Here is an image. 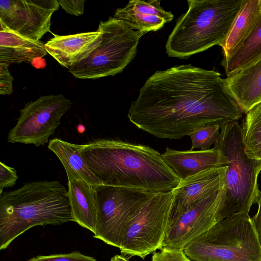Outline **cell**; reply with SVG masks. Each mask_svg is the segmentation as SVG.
<instances>
[{
	"label": "cell",
	"instance_id": "1",
	"mask_svg": "<svg viewBox=\"0 0 261 261\" xmlns=\"http://www.w3.org/2000/svg\"><path fill=\"white\" fill-rule=\"evenodd\" d=\"M242 113L220 73L187 64L149 77L127 117L157 138L179 139L202 126L238 121Z\"/></svg>",
	"mask_w": 261,
	"mask_h": 261
},
{
	"label": "cell",
	"instance_id": "2",
	"mask_svg": "<svg viewBox=\"0 0 261 261\" xmlns=\"http://www.w3.org/2000/svg\"><path fill=\"white\" fill-rule=\"evenodd\" d=\"M79 151L104 185L159 193L174 190L181 181L161 154L148 146L101 139L80 144Z\"/></svg>",
	"mask_w": 261,
	"mask_h": 261
},
{
	"label": "cell",
	"instance_id": "3",
	"mask_svg": "<svg viewBox=\"0 0 261 261\" xmlns=\"http://www.w3.org/2000/svg\"><path fill=\"white\" fill-rule=\"evenodd\" d=\"M74 221L68 191L59 181L38 180L0 194V249L38 225Z\"/></svg>",
	"mask_w": 261,
	"mask_h": 261
},
{
	"label": "cell",
	"instance_id": "4",
	"mask_svg": "<svg viewBox=\"0 0 261 261\" xmlns=\"http://www.w3.org/2000/svg\"><path fill=\"white\" fill-rule=\"evenodd\" d=\"M166 44L170 57L186 59L220 45L241 8L242 0H188Z\"/></svg>",
	"mask_w": 261,
	"mask_h": 261
},
{
	"label": "cell",
	"instance_id": "5",
	"mask_svg": "<svg viewBox=\"0 0 261 261\" xmlns=\"http://www.w3.org/2000/svg\"><path fill=\"white\" fill-rule=\"evenodd\" d=\"M220 136L215 144L228 160L223 190L218 211L217 222L233 214L249 213L256 203L260 191L257 183L261 160L249 158L244 151L242 128L238 121L221 126Z\"/></svg>",
	"mask_w": 261,
	"mask_h": 261
},
{
	"label": "cell",
	"instance_id": "6",
	"mask_svg": "<svg viewBox=\"0 0 261 261\" xmlns=\"http://www.w3.org/2000/svg\"><path fill=\"white\" fill-rule=\"evenodd\" d=\"M193 261H261V247L248 213L233 214L217 222L184 249Z\"/></svg>",
	"mask_w": 261,
	"mask_h": 261
},
{
	"label": "cell",
	"instance_id": "7",
	"mask_svg": "<svg viewBox=\"0 0 261 261\" xmlns=\"http://www.w3.org/2000/svg\"><path fill=\"white\" fill-rule=\"evenodd\" d=\"M97 30L101 34L100 42L68 69L76 78L94 80L121 72L135 57L139 40L144 34L114 17L100 21Z\"/></svg>",
	"mask_w": 261,
	"mask_h": 261
},
{
	"label": "cell",
	"instance_id": "8",
	"mask_svg": "<svg viewBox=\"0 0 261 261\" xmlns=\"http://www.w3.org/2000/svg\"><path fill=\"white\" fill-rule=\"evenodd\" d=\"M174 198L173 190L155 193L144 200L127 223L119 249L142 259L162 248Z\"/></svg>",
	"mask_w": 261,
	"mask_h": 261
},
{
	"label": "cell",
	"instance_id": "9",
	"mask_svg": "<svg viewBox=\"0 0 261 261\" xmlns=\"http://www.w3.org/2000/svg\"><path fill=\"white\" fill-rule=\"evenodd\" d=\"M96 224L94 238L119 248L127 223L139 206L155 193L101 185L95 187Z\"/></svg>",
	"mask_w": 261,
	"mask_h": 261
},
{
	"label": "cell",
	"instance_id": "10",
	"mask_svg": "<svg viewBox=\"0 0 261 261\" xmlns=\"http://www.w3.org/2000/svg\"><path fill=\"white\" fill-rule=\"evenodd\" d=\"M71 105V100L61 94L42 96L27 102L8 133V142L43 145L55 134Z\"/></svg>",
	"mask_w": 261,
	"mask_h": 261
},
{
	"label": "cell",
	"instance_id": "11",
	"mask_svg": "<svg viewBox=\"0 0 261 261\" xmlns=\"http://www.w3.org/2000/svg\"><path fill=\"white\" fill-rule=\"evenodd\" d=\"M58 0H1L0 21L25 37L40 40L50 32Z\"/></svg>",
	"mask_w": 261,
	"mask_h": 261
},
{
	"label": "cell",
	"instance_id": "12",
	"mask_svg": "<svg viewBox=\"0 0 261 261\" xmlns=\"http://www.w3.org/2000/svg\"><path fill=\"white\" fill-rule=\"evenodd\" d=\"M223 190V187L169 225L162 248L184 250L189 242L215 225Z\"/></svg>",
	"mask_w": 261,
	"mask_h": 261
},
{
	"label": "cell",
	"instance_id": "13",
	"mask_svg": "<svg viewBox=\"0 0 261 261\" xmlns=\"http://www.w3.org/2000/svg\"><path fill=\"white\" fill-rule=\"evenodd\" d=\"M227 168V166L210 169L181 180L173 190L168 226L222 188Z\"/></svg>",
	"mask_w": 261,
	"mask_h": 261
},
{
	"label": "cell",
	"instance_id": "14",
	"mask_svg": "<svg viewBox=\"0 0 261 261\" xmlns=\"http://www.w3.org/2000/svg\"><path fill=\"white\" fill-rule=\"evenodd\" d=\"M162 159L180 180L210 169L228 166V160L214 147L205 150L178 151L167 147Z\"/></svg>",
	"mask_w": 261,
	"mask_h": 261
},
{
	"label": "cell",
	"instance_id": "15",
	"mask_svg": "<svg viewBox=\"0 0 261 261\" xmlns=\"http://www.w3.org/2000/svg\"><path fill=\"white\" fill-rule=\"evenodd\" d=\"M101 33H80L55 35L44 44L45 49L61 66L69 69L83 59L100 42Z\"/></svg>",
	"mask_w": 261,
	"mask_h": 261
},
{
	"label": "cell",
	"instance_id": "16",
	"mask_svg": "<svg viewBox=\"0 0 261 261\" xmlns=\"http://www.w3.org/2000/svg\"><path fill=\"white\" fill-rule=\"evenodd\" d=\"M161 1L130 0L123 8H118L114 17L123 21L132 29L144 34L156 31L171 21L173 15L161 6Z\"/></svg>",
	"mask_w": 261,
	"mask_h": 261
},
{
	"label": "cell",
	"instance_id": "17",
	"mask_svg": "<svg viewBox=\"0 0 261 261\" xmlns=\"http://www.w3.org/2000/svg\"><path fill=\"white\" fill-rule=\"evenodd\" d=\"M225 86L242 112L261 101V58L227 76Z\"/></svg>",
	"mask_w": 261,
	"mask_h": 261
},
{
	"label": "cell",
	"instance_id": "18",
	"mask_svg": "<svg viewBox=\"0 0 261 261\" xmlns=\"http://www.w3.org/2000/svg\"><path fill=\"white\" fill-rule=\"evenodd\" d=\"M47 54L42 42L23 36L0 21V63L30 62Z\"/></svg>",
	"mask_w": 261,
	"mask_h": 261
},
{
	"label": "cell",
	"instance_id": "19",
	"mask_svg": "<svg viewBox=\"0 0 261 261\" xmlns=\"http://www.w3.org/2000/svg\"><path fill=\"white\" fill-rule=\"evenodd\" d=\"M68 194L74 222L93 233L96 224V198L94 186L67 174Z\"/></svg>",
	"mask_w": 261,
	"mask_h": 261
},
{
	"label": "cell",
	"instance_id": "20",
	"mask_svg": "<svg viewBox=\"0 0 261 261\" xmlns=\"http://www.w3.org/2000/svg\"><path fill=\"white\" fill-rule=\"evenodd\" d=\"M261 21L259 0H242L240 11L224 40L220 45L224 59L231 57Z\"/></svg>",
	"mask_w": 261,
	"mask_h": 261
},
{
	"label": "cell",
	"instance_id": "21",
	"mask_svg": "<svg viewBox=\"0 0 261 261\" xmlns=\"http://www.w3.org/2000/svg\"><path fill=\"white\" fill-rule=\"evenodd\" d=\"M48 148L62 163L67 174L82 179L91 185H103L87 166L79 151L80 144H75L55 138L49 140Z\"/></svg>",
	"mask_w": 261,
	"mask_h": 261
},
{
	"label": "cell",
	"instance_id": "22",
	"mask_svg": "<svg viewBox=\"0 0 261 261\" xmlns=\"http://www.w3.org/2000/svg\"><path fill=\"white\" fill-rule=\"evenodd\" d=\"M261 58V21L241 47L222 65L226 75L249 66Z\"/></svg>",
	"mask_w": 261,
	"mask_h": 261
},
{
	"label": "cell",
	"instance_id": "23",
	"mask_svg": "<svg viewBox=\"0 0 261 261\" xmlns=\"http://www.w3.org/2000/svg\"><path fill=\"white\" fill-rule=\"evenodd\" d=\"M246 114L241 126L244 151L249 158L261 160V101Z\"/></svg>",
	"mask_w": 261,
	"mask_h": 261
},
{
	"label": "cell",
	"instance_id": "24",
	"mask_svg": "<svg viewBox=\"0 0 261 261\" xmlns=\"http://www.w3.org/2000/svg\"><path fill=\"white\" fill-rule=\"evenodd\" d=\"M221 126L217 124L204 125L192 130L188 135L192 141L191 150L194 148H200L202 150L210 149L215 144L220 136Z\"/></svg>",
	"mask_w": 261,
	"mask_h": 261
},
{
	"label": "cell",
	"instance_id": "25",
	"mask_svg": "<svg viewBox=\"0 0 261 261\" xmlns=\"http://www.w3.org/2000/svg\"><path fill=\"white\" fill-rule=\"evenodd\" d=\"M28 261H96L92 257L87 256L77 251L69 253L40 255L33 257Z\"/></svg>",
	"mask_w": 261,
	"mask_h": 261
},
{
	"label": "cell",
	"instance_id": "26",
	"mask_svg": "<svg viewBox=\"0 0 261 261\" xmlns=\"http://www.w3.org/2000/svg\"><path fill=\"white\" fill-rule=\"evenodd\" d=\"M151 261H191L186 255L183 250L162 248L154 252Z\"/></svg>",
	"mask_w": 261,
	"mask_h": 261
},
{
	"label": "cell",
	"instance_id": "27",
	"mask_svg": "<svg viewBox=\"0 0 261 261\" xmlns=\"http://www.w3.org/2000/svg\"><path fill=\"white\" fill-rule=\"evenodd\" d=\"M16 170L8 166L2 162H0V194L4 188L13 187L18 179Z\"/></svg>",
	"mask_w": 261,
	"mask_h": 261
},
{
	"label": "cell",
	"instance_id": "28",
	"mask_svg": "<svg viewBox=\"0 0 261 261\" xmlns=\"http://www.w3.org/2000/svg\"><path fill=\"white\" fill-rule=\"evenodd\" d=\"M9 64L0 63V94L10 95L13 92V77L8 69Z\"/></svg>",
	"mask_w": 261,
	"mask_h": 261
},
{
	"label": "cell",
	"instance_id": "29",
	"mask_svg": "<svg viewBox=\"0 0 261 261\" xmlns=\"http://www.w3.org/2000/svg\"><path fill=\"white\" fill-rule=\"evenodd\" d=\"M58 2L62 8L68 14L78 16L84 13L85 1L58 0Z\"/></svg>",
	"mask_w": 261,
	"mask_h": 261
},
{
	"label": "cell",
	"instance_id": "30",
	"mask_svg": "<svg viewBox=\"0 0 261 261\" xmlns=\"http://www.w3.org/2000/svg\"><path fill=\"white\" fill-rule=\"evenodd\" d=\"M258 209L256 213L251 218L259 242L261 247V191L257 200Z\"/></svg>",
	"mask_w": 261,
	"mask_h": 261
},
{
	"label": "cell",
	"instance_id": "31",
	"mask_svg": "<svg viewBox=\"0 0 261 261\" xmlns=\"http://www.w3.org/2000/svg\"><path fill=\"white\" fill-rule=\"evenodd\" d=\"M111 261H129L126 258L122 255H116L113 256Z\"/></svg>",
	"mask_w": 261,
	"mask_h": 261
},
{
	"label": "cell",
	"instance_id": "32",
	"mask_svg": "<svg viewBox=\"0 0 261 261\" xmlns=\"http://www.w3.org/2000/svg\"><path fill=\"white\" fill-rule=\"evenodd\" d=\"M259 3H260V8H261V0H259Z\"/></svg>",
	"mask_w": 261,
	"mask_h": 261
}]
</instances>
